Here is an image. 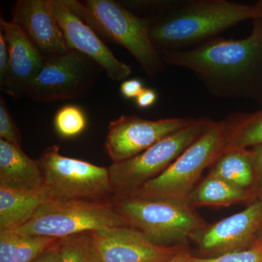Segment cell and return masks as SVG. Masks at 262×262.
<instances>
[{"mask_svg": "<svg viewBox=\"0 0 262 262\" xmlns=\"http://www.w3.org/2000/svg\"><path fill=\"white\" fill-rule=\"evenodd\" d=\"M225 120L227 130L223 152L262 144V108L254 113L231 114Z\"/></svg>", "mask_w": 262, "mask_h": 262, "instance_id": "21", "label": "cell"}, {"mask_svg": "<svg viewBox=\"0 0 262 262\" xmlns=\"http://www.w3.org/2000/svg\"><path fill=\"white\" fill-rule=\"evenodd\" d=\"M0 139L21 147V136L4 98L0 97Z\"/></svg>", "mask_w": 262, "mask_h": 262, "instance_id": "25", "label": "cell"}, {"mask_svg": "<svg viewBox=\"0 0 262 262\" xmlns=\"http://www.w3.org/2000/svg\"><path fill=\"white\" fill-rule=\"evenodd\" d=\"M55 128L63 138L80 135L87 126V119L82 110L75 105L62 106L55 115Z\"/></svg>", "mask_w": 262, "mask_h": 262, "instance_id": "23", "label": "cell"}, {"mask_svg": "<svg viewBox=\"0 0 262 262\" xmlns=\"http://www.w3.org/2000/svg\"><path fill=\"white\" fill-rule=\"evenodd\" d=\"M57 262H100L91 232L59 239Z\"/></svg>", "mask_w": 262, "mask_h": 262, "instance_id": "22", "label": "cell"}, {"mask_svg": "<svg viewBox=\"0 0 262 262\" xmlns=\"http://www.w3.org/2000/svg\"><path fill=\"white\" fill-rule=\"evenodd\" d=\"M209 168L208 174L223 179L251 194L255 184V171L249 149L224 151Z\"/></svg>", "mask_w": 262, "mask_h": 262, "instance_id": "19", "label": "cell"}, {"mask_svg": "<svg viewBox=\"0 0 262 262\" xmlns=\"http://www.w3.org/2000/svg\"><path fill=\"white\" fill-rule=\"evenodd\" d=\"M255 244L262 245V229L261 232H260L259 235H258L257 241H256V244Z\"/></svg>", "mask_w": 262, "mask_h": 262, "instance_id": "32", "label": "cell"}, {"mask_svg": "<svg viewBox=\"0 0 262 262\" xmlns=\"http://www.w3.org/2000/svg\"><path fill=\"white\" fill-rule=\"evenodd\" d=\"M129 226L113 201H48L18 233L61 239L82 232Z\"/></svg>", "mask_w": 262, "mask_h": 262, "instance_id": "6", "label": "cell"}, {"mask_svg": "<svg viewBox=\"0 0 262 262\" xmlns=\"http://www.w3.org/2000/svg\"><path fill=\"white\" fill-rule=\"evenodd\" d=\"M258 245H259V244H258ZM261 250H262V245H261Z\"/></svg>", "mask_w": 262, "mask_h": 262, "instance_id": "33", "label": "cell"}, {"mask_svg": "<svg viewBox=\"0 0 262 262\" xmlns=\"http://www.w3.org/2000/svg\"><path fill=\"white\" fill-rule=\"evenodd\" d=\"M77 16L98 35L125 48L149 77L166 67L150 37L149 21L113 0H64Z\"/></svg>", "mask_w": 262, "mask_h": 262, "instance_id": "3", "label": "cell"}, {"mask_svg": "<svg viewBox=\"0 0 262 262\" xmlns=\"http://www.w3.org/2000/svg\"><path fill=\"white\" fill-rule=\"evenodd\" d=\"M91 234L100 262H165L189 250L157 246L130 226L101 229Z\"/></svg>", "mask_w": 262, "mask_h": 262, "instance_id": "13", "label": "cell"}, {"mask_svg": "<svg viewBox=\"0 0 262 262\" xmlns=\"http://www.w3.org/2000/svg\"><path fill=\"white\" fill-rule=\"evenodd\" d=\"M191 262H262L261 245L255 244L253 247L244 250L225 253L213 258L196 257L191 255Z\"/></svg>", "mask_w": 262, "mask_h": 262, "instance_id": "24", "label": "cell"}, {"mask_svg": "<svg viewBox=\"0 0 262 262\" xmlns=\"http://www.w3.org/2000/svg\"><path fill=\"white\" fill-rule=\"evenodd\" d=\"M201 117L189 126L167 136L149 149L108 167L114 198L132 196L146 183L159 177L181 155L215 123Z\"/></svg>", "mask_w": 262, "mask_h": 262, "instance_id": "5", "label": "cell"}, {"mask_svg": "<svg viewBox=\"0 0 262 262\" xmlns=\"http://www.w3.org/2000/svg\"><path fill=\"white\" fill-rule=\"evenodd\" d=\"M187 202L195 208L200 206L229 207L242 203L250 204L252 196L248 191L208 174L193 189Z\"/></svg>", "mask_w": 262, "mask_h": 262, "instance_id": "18", "label": "cell"}, {"mask_svg": "<svg viewBox=\"0 0 262 262\" xmlns=\"http://www.w3.org/2000/svg\"><path fill=\"white\" fill-rule=\"evenodd\" d=\"M102 72L103 69L89 57L68 49L46 59L27 88L25 97L42 103L82 97L92 91Z\"/></svg>", "mask_w": 262, "mask_h": 262, "instance_id": "9", "label": "cell"}, {"mask_svg": "<svg viewBox=\"0 0 262 262\" xmlns=\"http://www.w3.org/2000/svg\"><path fill=\"white\" fill-rule=\"evenodd\" d=\"M9 70V53L3 32L0 30V89H4Z\"/></svg>", "mask_w": 262, "mask_h": 262, "instance_id": "27", "label": "cell"}, {"mask_svg": "<svg viewBox=\"0 0 262 262\" xmlns=\"http://www.w3.org/2000/svg\"><path fill=\"white\" fill-rule=\"evenodd\" d=\"M248 37H217L184 51L162 55L165 64L191 71L215 98L249 99L262 106V18Z\"/></svg>", "mask_w": 262, "mask_h": 262, "instance_id": "1", "label": "cell"}, {"mask_svg": "<svg viewBox=\"0 0 262 262\" xmlns=\"http://www.w3.org/2000/svg\"><path fill=\"white\" fill-rule=\"evenodd\" d=\"M38 161L50 201L113 200L108 168L63 156L56 145L48 147Z\"/></svg>", "mask_w": 262, "mask_h": 262, "instance_id": "8", "label": "cell"}, {"mask_svg": "<svg viewBox=\"0 0 262 262\" xmlns=\"http://www.w3.org/2000/svg\"><path fill=\"white\" fill-rule=\"evenodd\" d=\"M112 201L129 226L162 247L188 248L193 236L208 225L187 201L140 196Z\"/></svg>", "mask_w": 262, "mask_h": 262, "instance_id": "4", "label": "cell"}, {"mask_svg": "<svg viewBox=\"0 0 262 262\" xmlns=\"http://www.w3.org/2000/svg\"><path fill=\"white\" fill-rule=\"evenodd\" d=\"M262 229V198L242 211L208 224L193 236L196 257L213 258L253 247Z\"/></svg>", "mask_w": 262, "mask_h": 262, "instance_id": "10", "label": "cell"}, {"mask_svg": "<svg viewBox=\"0 0 262 262\" xmlns=\"http://www.w3.org/2000/svg\"><path fill=\"white\" fill-rule=\"evenodd\" d=\"M0 187L21 191H37L44 187L39 161L31 159L21 147L3 139H0Z\"/></svg>", "mask_w": 262, "mask_h": 262, "instance_id": "16", "label": "cell"}, {"mask_svg": "<svg viewBox=\"0 0 262 262\" xmlns=\"http://www.w3.org/2000/svg\"><path fill=\"white\" fill-rule=\"evenodd\" d=\"M255 171L254 187L251 192L252 202L262 198V144L250 148Z\"/></svg>", "mask_w": 262, "mask_h": 262, "instance_id": "26", "label": "cell"}, {"mask_svg": "<svg viewBox=\"0 0 262 262\" xmlns=\"http://www.w3.org/2000/svg\"><path fill=\"white\" fill-rule=\"evenodd\" d=\"M191 253L189 250L183 251V252L179 253L177 256H174L171 259L165 262H191Z\"/></svg>", "mask_w": 262, "mask_h": 262, "instance_id": "31", "label": "cell"}, {"mask_svg": "<svg viewBox=\"0 0 262 262\" xmlns=\"http://www.w3.org/2000/svg\"><path fill=\"white\" fill-rule=\"evenodd\" d=\"M12 21L22 29L46 59L69 49L53 8V0H18Z\"/></svg>", "mask_w": 262, "mask_h": 262, "instance_id": "14", "label": "cell"}, {"mask_svg": "<svg viewBox=\"0 0 262 262\" xmlns=\"http://www.w3.org/2000/svg\"><path fill=\"white\" fill-rule=\"evenodd\" d=\"M59 239L32 262H57L59 256Z\"/></svg>", "mask_w": 262, "mask_h": 262, "instance_id": "30", "label": "cell"}, {"mask_svg": "<svg viewBox=\"0 0 262 262\" xmlns=\"http://www.w3.org/2000/svg\"><path fill=\"white\" fill-rule=\"evenodd\" d=\"M58 239L0 231V262H32Z\"/></svg>", "mask_w": 262, "mask_h": 262, "instance_id": "20", "label": "cell"}, {"mask_svg": "<svg viewBox=\"0 0 262 262\" xmlns=\"http://www.w3.org/2000/svg\"><path fill=\"white\" fill-rule=\"evenodd\" d=\"M53 8L69 49L89 57L103 69L110 80L120 82L130 75V66L120 61L97 33L77 16L64 0H53Z\"/></svg>", "mask_w": 262, "mask_h": 262, "instance_id": "12", "label": "cell"}, {"mask_svg": "<svg viewBox=\"0 0 262 262\" xmlns=\"http://www.w3.org/2000/svg\"><path fill=\"white\" fill-rule=\"evenodd\" d=\"M192 117L151 120L138 115H122L110 122L105 141L113 163L134 158L151 146L195 121Z\"/></svg>", "mask_w": 262, "mask_h": 262, "instance_id": "11", "label": "cell"}, {"mask_svg": "<svg viewBox=\"0 0 262 262\" xmlns=\"http://www.w3.org/2000/svg\"><path fill=\"white\" fill-rule=\"evenodd\" d=\"M262 18V0L253 5L227 0H167L147 19L150 37L160 54L184 51L219 37L236 24Z\"/></svg>", "mask_w": 262, "mask_h": 262, "instance_id": "2", "label": "cell"}, {"mask_svg": "<svg viewBox=\"0 0 262 262\" xmlns=\"http://www.w3.org/2000/svg\"><path fill=\"white\" fill-rule=\"evenodd\" d=\"M157 99H158V95L154 90L144 89L136 98V105L140 108H148L155 104Z\"/></svg>", "mask_w": 262, "mask_h": 262, "instance_id": "29", "label": "cell"}, {"mask_svg": "<svg viewBox=\"0 0 262 262\" xmlns=\"http://www.w3.org/2000/svg\"><path fill=\"white\" fill-rule=\"evenodd\" d=\"M144 89L142 82L138 79L124 80L120 85V92L127 99H136Z\"/></svg>", "mask_w": 262, "mask_h": 262, "instance_id": "28", "label": "cell"}, {"mask_svg": "<svg viewBox=\"0 0 262 262\" xmlns=\"http://www.w3.org/2000/svg\"><path fill=\"white\" fill-rule=\"evenodd\" d=\"M226 130L225 120L215 122L163 173L130 196L187 201L204 170L223 152Z\"/></svg>", "mask_w": 262, "mask_h": 262, "instance_id": "7", "label": "cell"}, {"mask_svg": "<svg viewBox=\"0 0 262 262\" xmlns=\"http://www.w3.org/2000/svg\"><path fill=\"white\" fill-rule=\"evenodd\" d=\"M0 30L6 39L9 53V70L3 92L18 100L25 96L27 88L42 70L46 58L14 22L1 18Z\"/></svg>", "mask_w": 262, "mask_h": 262, "instance_id": "15", "label": "cell"}, {"mask_svg": "<svg viewBox=\"0 0 262 262\" xmlns=\"http://www.w3.org/2000/svg\"><path fill=\"white\" fill-rule=\"evenodd\" d=\"M48 201L44 187L37 191H21L0 187V231L20 228Z\"/></svg>", "mask_w": 262, "mask_h": 262, "instance_id": "17", "label": "cell"}]
</instances>
